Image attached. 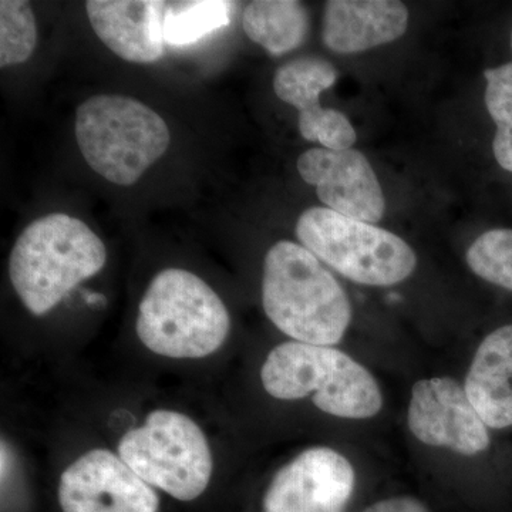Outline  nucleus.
Returning <instances> with one entry per match:
<instances>
[{
  "label": "nucleus",
  "mask_w": 512,
  "mask_h": 512,
  "mask_svg": "<svg viewBox=\"0 0 512 512\" xmlns=\"http://www.w3.org/2000/svg\"><path fill=\"white\" fill-rule=\"evenodd\" d=\"M262 303L269 320L295 342L338 345L352 319L342 286L302 245L281 241L265 256Z\"/></svg>",
  "instance_id": "f257e3e1"
},
{
  "label": "nucleus",
  "mask_w": 512,
  "mask_h": 512,
  "mask_svg": "<svg viewBox=\"0 0 512 512\" xmlns=\"http://www.w3.org/2000/svg\"><path fill=\"white\" fill-rule=\"evenodd\" d=\"M106 261V247L89 225L55 212L20 234L10 252V282L26 309L42 316L99 274Z\"/></svg>",
  "instance_id": "f03ea898"
},
{
  "label": "nucleus",
  "mask_w": 512,
  "mask_h": 512,
  "mask_svg": "<svg viewBox=\"0 0 512 512\" xmlns=\"http://www.w3.org/2000/svg\"><path fill=\"white\" fill-rule=\"evenodd\" d=\"M137 335L156 355L201 359L224 345L231 318L217 292L200 276L164 269L140 302Z\"/></svg>",
  "instance_id": "7ed1b4c3"
},
{
  "label": "nucleus",
  "mask_w": 512,
  "mask_h": 512,
  "mask_svg": "<svg viewBox=\"0 0 512 512\" xmlns=\"http://www.w3.org/2000/svg\"><path fill=\"white\" fill-rule=\"evenodd\" d=\"M261 380L275 399L313 394L319 410L342 419H369L383 406L379 384L369 370L330 346L282 343L266 357Z\"/></svg>",
  "instance_id": "20e7f679"
},
{
  "label": "nucleus",
  "mask_w": 512,
  "mask_h": 512,
  "mask_svg": "<svg viewBox=\"0 0 512 512\" xmlns=\"http://www.w3.org/2000/svg\"><path fill=\"white\" fill-rule=\"evenodd\" d=\"M76 140L93 171L127 187L164 156L171 134L163 117L141 101L101 94L77 109Z\"/></svg>",
  "instance_id": "39448f33"
},
{
  "label": "nucleus",
  "mask_w": 512,
  "mask_h": 512,
  "mask_svg": "<svg viewBox=\"0 0 512 512\" xmlns=\"http://www.w3.org/2000/svg\"><path fill=\"white\" fill-rule=\"evenodd\" d=\"M296 237L316 258L356 284H400L417 264L413 249L393 232L326 207L302 212Z\"/></svg>",
  "instance_id": "423d86ee"
},
{
  "label": "nucleus",
  "mask_w": 512,
  "mask_h": 512,
  "mask_svg": "<svg viewBox=\"0 0 512 512\" xmlns=\"http://www.w3.org/2000/svg\"><path fill=\"white\" fill-rule=\"evenodd\" d=\"M119 456L138 477L180 501L200 497L212 476L204 431L183 413L154 410L143 426L127 431Z\"/></svg>",
  "instance_id": "0eeeda50"
},
{
  "label": "nucleus",
  "mask_w": 512,
  "mask_h": 512,
  "mask_svg": "<svg viewBox=\"0 0 512 512\" xmlns=\"http://www.w3.org/2000/svg\"><path fill=\"white\" fill-rule=\"evenodd\" d=\"M63 512H157L156 491L113 451L96 448L63 471L59 484Z\"/></svg>",
  "instance_id": "6e6552de"
},
{
  "label": "nucleus",
  "mask_w": 512,
  "mask_h": 512,
  "mask_svg": "<svg viewBox=\"0 0 512 512\" xmlns=\"http://www.w3.org/2000/svg\"><path fill=\"white\" fill-rule=\"evenodd\" d=\"M409 429L421 443L476 456L490 446V434L466 390L450 377L420 380L413 386Z\"/></svg>",
  "instance_id": "1a4fd4ad"
},
{
  "label": "nucleus",
  "mask_w": 512,
  "mask_h": 512,
  "mask_svg": "<svg viewBox=\"0 0 512 512\" xmlns=\"http://www.w3.org/2000/svg\"><path fill=\"white\" fill-rule=\"evenodd\" d=\"M355 488L348 458L329 447L303 451L276 473L265 512H343Z\"/></svg>",
  "instance_id": "9d476101"
},
{
  "label": "nucleus",
  "mask_w": 512,
  "mask_h": 512,
  "mask_svg": "<svg viewBox=\"0 0 512 512\" xmlns=\"http://www.w3.org/2000/svg\"><path fill=\"white\" fill-rule=\"evenodd\" d=\"M298 171L305 183L316 187L329 210L367 224L382 220L386 210L382 185L360 151L311 148L298 158Z\"/></svg>",
  "instance_id": "9b49d317"
},
{
  "label": "nucleus",
  "mask_w": 512,
  "mask_h": 512,
  "mask_svg": "<svg viewBox=\"0 0 512 512\" xmlns=\"http://www.w3.org/2000/svg\"><path fill=\"white\" fill-rule=\"evenodd\" d=\"M338 79V70L320 57H299L276 70L274 90L279 100L299 111V131L308 141L329 150H349L356 143V131L348 117L338 110L323 109L320 93Z\"/></svg>",
  "instance_id": "f8f14e48"
},
{
  "label": "nucleus",
  "mask_w": 512,
  "mask_h": 512,
  "mask_svg": "<svg viewBox=\"0 0 512 512\" xmlns=\"http://www.w3.org/2000/svg\"><path fill=\"white\" fill-rule=\"evenodd\" d=\"M154 0H89L90 25L114 55L126 62L148 64L164 55V12Z\"/></svg>",
  "instance_id": "ddd939ff"
},
{
  "label": "nucleus",
  "mask_w": 512,
  "mask_h": 512,
  "mask_svg": "<svg viewBox=\"0 0 512 512\" xmlns=\"http://www.w3.org/2000/svg\"><path fill=\"white\" fill-rule=\"evenodd\" d=\"M409 10L397 0H330L325 5L322 39L340 55L366 52L402 37Z\"/></svg>",
  "instance_id": "4468645a"
},
{
  "label": "nucleus",
  "mask_w": 512,
  "mask_h": 512,
  "mask_svg": "<svg viewBox=\"0 0 512 512\" xmlns=\"http://www.w3.org/2000/svg\"><path fill=\"white\" fill-rule=\"evenodd\" d=\"M464 390L485 426H512V325L494 330L481 342Z\"/></svg>",
  "instance_id": "2eb2a0df"
},
{
  "label": "nucleus",
  "mask_w": 512,
  "mask_h": 512,
  "mask_svg": "<svg viewBox=\"0 0 512 512\" xmlns=\"http://www.w3.org/2000/svg\"><path fill=\"white\" fill-rule=\"evenodd\" d=\"M244 30L272 56H284L305 43L308 10L295 0H255L244 13Z\"/></svg>",
  "instance_id": "dca6fc26"
},
{
  "label": "nucleus",
  "mask_w": 512,
  "mask_h": 512,
  "mask_svg": "<svg viewBox=\"0 0 512 512\" xmlns=\"http://www.w3.org/2000/svg\"><path fill=\"white\" fill-rule=\"evenodd\" d=\"M234 3L222 0L178 2L164 12V40L171 46L194 45L231 23Z\"/></svg>",
  "instance_id": "f3484780"
},
{
  "label": "nucleus",
  "mask_w": 512,
  "mask_h": 512,
  "mask_svg": "<svg viewBox=\"0 0 512 512\" xmlns=\"http://www.w3.org/2000/svg\"><path fill=\"white\" fill-rule=\"evenodd\" d=\"M484 77L487 80L485 106L497 126L493 143L495 160L512 173V63L487 70Z\"/></svg>",
  "instance_id": "a211bd4d"
},
{
  "label": "nucleus",
  "mask_w": 512,
  "mask_h": 512,
  "mask_svg": "<svg viewBox=\"0 0 512 512\" xmlns=\"http://www.w3.org/2000/svg\"><path fill=\"white\" fill-rule=\"evenodd\" d=\"M37 26L28 2H0V66L25 63L35 52Z\"/></svg>",
  "instance_id": "6ab92c4d"
},
{
  "label": "nucleus",
  "mask_w": 512,
  "mask_h": 512,
  "mask_svg": "<svg viewBox=\"0 0 512 512\" xmlns=\"http://www.w3.org/2000/svg\"><path fill=\"white\" fill-rule=\"evenodd\" d=\"M467 264L484 281L512 291V229L480 235L468 248Z\"/></svg>",
  "instance_id": "aec40b11"
},
{
  "label": "nucleus",
  "mask_w": 512,
  "mask_h": 512,
  "mask_svg": "<svg viewBox=\"0 0 512 512\" xmlns=\"http://www.w3.org/2000/svg\"><path fill=\"white\" fill-rule=\"evenodd\" d=\"M363 512H430L420 501L414 498H390V500L380 501Z\"/></svg>",
  "instance_id": "412c9836"
},
{
  "label": "nucleus",
  "mask_w": 512,
  "mask_h": 512,
  "mask_svg": "<svg viewBox=\"0 0 512 512\" xmlns=\"http://www.w3.org/2000/svg\"><path fill=\"white\" fill-rule=\"evenodd\" d=\"M511 46H512V35H511Z\"/></svg>",
  "instance_id": "4be33fe9"
}]
</instances>
